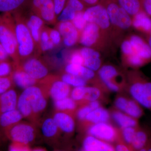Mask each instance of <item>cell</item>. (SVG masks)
I'll list each match as a JSON object with an SVG mask.
<instances>
[{
  "label": "cell",
  "mask_w": 151,
  "mask_h": 151,
  "mask_svg": "<svg viewBox=\"0 0 151 151\" xmlns=\"http://www.w3.org/2000/svg\"><path fill=\"white\" fill-rule=\"evenodd\" d=\"M46 96L40 86L35 85L28 87L19 97L17 109L23 117L33 119L46 108Z\"/></svg>",
  "instance_id": "1"
},
{
  "label": "cell",
  "mask_w": 151,
  "mask_h": 151,
  "mask_svg": "<svg viewBox=\"0 0 151 151\" xmlns=\"http://www.w3.org/2000/svg\"><path fill=\"white\" fill-rule=\"evenodd\" d=\"M0 43L14 61V65H18L20 60L18 51L14 17L11 13H4L0 21Z\"/></svg>",
  "instance_id": "2"
},
{
  "label": "cell",
  "mask_w": 151,
  "mask_h": 151,
  "mask_svg": "<svg viewBox=\"0 0 151 151\" xmlns=\"http://www.w3.org/2000/svg\"><path fill=\"white\" fill-rule=\"evenodd\" d=\"M15 13L14 18L20 63L21 60L32 57L36 45L24 19L19 13Z\"/></svg>",
  "instance_id": "3"
},
{
  "label": "cell",
  "mask_w": 151,
  "mask_h": 151,
  "mask_svg": "<svg viewBox=\"0 0 151 151\" xmlns=\"http://www.w3.org/2000/svg\"><path fill=\"white\" fill-rule=\"evenodd\" d=\"M11 142L30 145L35 142L37 132L33 125L27 122H19L4 133Z\"/></svg>",
  "instance_id": "4"
},
{
  "label": "cell",
  "mask_w": 151,
  "mask_h": 151,
  "mask_svg": "<svg viewBox=\"0 0 151 151\" xmlns=\"http://www.w3.org/2000/svg\"><path fill=\"white\" fill-rule=\"evenodd\" d=\"M105 6L110 23L123 29H128L132 25V19L117 2L107 0Z\"/></svg>",
  "instance_id": "5"
},
{
  "label": "cell",
  "mask_w": 151,
  "mask_h": 151,
  "mask_svg": "<svg viewBox=\"0 0 151 151\" xmlns=\"http://www.w3.org/2000/svg\"><path fill=\"white\" fill-rule=\"evenodd\" d=\"M134 100L142 107L151 111V82L139 78L129 89Z\"/></svg>",
  "instance_id": "6"
},
{
  "label": "cell",
  "mask_w": 151,
  "mask_h": 151,
  "mask_svg": "<svg viewBox=\"0 0 151 151\" xmlns=\"http://www.w3.org/2000/svg\"><path fill=\"white\" fill-rule=\"evenodd\" d=\"M42 81L44 88H41L54 101L68 97L71 92L69 85L56 77L47 76Z\"/></svg>",
  "instance_id": "7"
},
{
  "label": "cell",
  "mask_w": 151,
  "mask_h": 151,
  "mask_svg": "<svg viewBox=\"0 0 151 151\" xmlns=\"http://www.w3.org/2000/svg\"><path fill=\"white\" fill-rule=\"evenodd\" d=\"M84 17L87 23L94 24L102 29L108 28L111 24L106 8L100 4L88 7L84 12Z\"/></svg>",
  "instance_id": "8"
},
{
  "label": "cell",
  "mask_w": 151,
  "mask_h": 151,
  "mask_svg": "<svg viewBox=\"0 0 151 151\" xmlns=\"http://www.w3.org/2000/svg\"><path fill=\"white\" fill-rule=\"evenodd\" d=\"M17 65L37 81L43 80L48 75V68L43 62L36 58H29Z\"/></svg>",
  "instance_id": "9"
},
{
  "label": "cell",
  "mask_w": 151,
  "mask_h": 151,
  "mask_svg": "<svg viewBox=\"0 0 151 151\" xmlns=\"http://www.w3.org/2000/svg\"><path fill=\"white\" fill-rule=\"evenodd\" d=\"M88 133L90 136L107 142L113 141L116 135L115 129L107 122L93 124L89 127Z\"/></svg>",
  "instance_id": "10"
},
{
  "label": "cell",
  "mask_w": 151,
  "mask_h": 151,
  "mask_svg": "<svg viewBox=\"0 0 151 151\" xmlns=\"http://www.w3.org/2000/svg\"><path fill=\"white\" fill-rule=\"evenodd\" d=\"M116 108L132 118L138 119L142 116L143 111L141 106L134 100H128L120 97L115 101Z\"/></svg>",
  "instance_id": "11"
},
{
  "label": "cell",
  "mask_w": 151,
  "mask_h": 151,
  "mask_svg": "<svg viewBox=\"0 0 151 151\" xmlns=\"http://www.w3.org/2000/svg\"><path fill=\"white\" fill-rule=\"evenodd\" d=\"M63 38L65 46H73L77 42L78 38V31L71 22H60L57 26Z\"/></svg>",
  "instance_id": "12"
},
{
  "label": "cell",
  "mask_w": 151,
  "mask_h": 151,
  "mask_svg": "<svg viewBox=\"0 0 151 151\" xmlns=\"http://www.w3.org/2000/svg\"><path fill=\"white\" fill-rule=\"evenodd\" d=\"M129 41L135 54L139 56L146 63L151 60V48L148 42L137 35L130 37Z\"/></svg>",
  "instance_id": "13"
},
{
  "label": "cell",
  "mask_w": 151,
  "mask_h": 151,
  "mask_svg": "<svg viewBox=\"0 0 151 151\" xmlns=\"http://www.w3.org/2000/svg\"><path fill=\"white\" fill-rule=\"evenodd\" d=\"M84 60V65L93 71L99 70L101 65L100 53L90 47H84L80 50Z\"/></svg>",
  "instance_id": "14"
},
{
  "label": "cell",
  "mask_w": 151,
  "mask_h": 151,
  "mask_svg": "<svg viewBox=\"0 0 151 151\" xmlns=\"http://www.w3.org/2000/svg\"><path fill=\"white\" fill-rule=\"evenodd\" d=\"M100 28L92 23H87L82 30L80 37V43L84 47H90L97 41L99 36Z\"/></svg>",
  "instance_id": "15"
},
{
  "label": "cell",
  "mask_w": 151,
  "mask_h": 151,
  "mask_svg": "<svg viewBox=\"0 0 151 151\" xmlns=\"http://www.w3.org/2000/svg\"><path fill=\"white\" fill-rule=\"evenodd\" d=\"M14 70L12 73L13 81L17 86L22 89L35 86L37 80L32 77L18 65H14Z\"/></svg>",
  "instance_id": "16"
},
{
  "label": "cell",
  "mask_w": 151,
  "mask_h": 151,
  "mask_svg": "<svg viewBox=\"0 0 151 151\" xmlns=\"http://www.w3.org/2000/svg\"><path fill=\"white\" fill-rule=\"evenodd\" d=\"M25 21L36 45L40 46V34L43 28L44 21L40 17L33 12Z\"/></svg>",
  "instance_id": "17"
},
{
  "label": "cell",
  "mask_w": 151,
  "mask_h": 151,
  "mask_svg": "<svg viewBox=\"0 0 151 151\" xmlns=\"http://www.w3.org/2000/svg\"><path fill=\"white\" fill-rule=\"evenodd\" d=\"M18 98L16 92L13 89L0 95V115L17 109Z\"/></svg>",
  "instance_id": "18"
},
{
  "label": "cell",
  "mask_w": 151,
  "mask_h": 151,
  "mask_svg": "<svg viewBox=\"0 0 151 151\" xmlns=\"http://www.w3.org/2000/svg\"><path fill=\"white\" fill-rule=\"evenodd\" d=\"M52 118L60 131L67 134L73 132L75 128V122L73 118L66 112H57Z\"/></svg>",
  "instance_id": "19"
},
{
  "label": "cell",
  "mask_w": 151,
  "mask_h": 151,
  "mask_svg": "<svg viewBox=\"0 0 151 151\" xmlns=\"http://www.w3.org/2000/svg\"><path fill=\"white\" fill-rule=\"evenodd\" d=\"M22 115L17 109L8 111L0 115V127L4 132L21 122Z\"/></svg>",
  "instance_id": "20"
},
{
  "label": "cell",
  "mask_w": 151,
  "mask_h": 151,
  "mask_svg": "<svg viewBox=\"0 0 151 151\" xmlns=\"http://www.w3.org/2000/svg\"><path fill=\"white\" fill-rule=\"evenodd\" d=\"M41 131L47 141L51 144L57 142L60 130L53 118H47L44 120L42 124Z\"/></svg>",
  "instance_id": "21"
},
{
  "label": "cell",
  "mask_w": 151,
  "mask_h": 151,
  "mask_svg": "<svg viewBox=\"0 0 151 151\" xmlns=\"http://www.w3.org/2000/svg\"><path fill=\"white\" fill-rule=\"evenodd\" d=\"M83 145L84 151H115L111 145L90 135L84 139Z\"/></svg>",
  "instance_id": "22"
},
{
  "label": "cell",
  "mask_w": 151,
  "mask_h": 151,
  "mask_svg": "<svg viewBox=\"0 0 151 151\" xmlns=\"http://www.w3.org/2000/svg\"><path fill=\"white\" fill-rule=\"evenodd\" d=\"M41 6L39 16L47 23L54 24L56 21L54 4L52 0H40Z\"/></svg>",
  "instance_id": "23"
},
{
  "label": "cell",
  "mask_w": 151,
  "mask_h": 151,
  "mask_svg": "<svg viewBox=\"0 0 151 151\" xmlns=\"http://www.w3.org/2000/svg\"><path fill=\"white\" fill-rule=\"evenodd\" d=\"M132 25L136 29L149 33L151 29V17L144 11L133 16Z\"/></svg>",
  "instance_id": "24"
},
{
  "label": "cell",
  "mask_w": 151,
  "mask_h": 151,
  "mask_svg": "<svg viewBox=\"0 0 151 151\" xmlns=\"http://www.w3.org/2000/svg\"><path fill=\"white\" fill-rule=\"evenodd\" d=\"M65 71L66 73L80 76L86 81L92 79L94 76L93 70L83 65H76L69 63L65 66Z\"/></svg>",
  "instance_id": "25"
},
{
  "label": "cell",
  "mask_w": 151,
  "mask_h": 151,
  "mask_svg": "<svg viewBox=\"0 0 151 151\" xmlns=\"http://www.w3.org/2000/svg\"><path fill=\"white\" fill-rule=\"evenodd\" d=\"M30 0H0V12L4 13L16 12L29 3Z\"/></svg>",
  "instance_id": "26"
},
{
  "label": "cell",
  "mask_w": 151,
  "mask_h": 151,
  "mask_svg": "<svg viewBox=\"0 0 151 151\" xmlns=\"http://www.w3.org/2000/svg\"><path fill=\"white\" fill-rule=\"evenodd\" d=\"M112 117L116 124L123 129L128 127L135 128L137 125V119L122 112H115L113 113Z\"/></svg>",
  "instance_id": "27"
},
{
  "label": "cell",
  "mask_w": 151,
  "mask_h": 151,
  "mask_svg": "<svg viewBox=\"0 0 151 151\" xmlns=\"http://www.w3.org/2000/svg\"><path fill=\"white\" fill-rule=\"evenodd\" d=\"M110 118L108 111L103 108L99 107L92 110L86 117V120L93 124L107 122Z\"/></svg>",
  "instance_id": "28"
},
{
  "label": "cell",
  "mask_w": 151,
  "mask_h": 151,
  "mask_svg": "<svg viewBox=\"0 0 151 151\" xmlns=\"http://www.w3.org/2000/svg\"><path fill=\"white\" fill-rule=\"evenodd\" d=\"M117 2L131 16L143 11L142 0H117Z\"/></svg>",
  "instance_id": "29"
},
{
  "label": "cell",
  "mask_w": 151,
  "mask_h": 151,
  "mask_svg": "<svg viewBox=\"0 0 151 151\" xmlns=\"http://www.w3.org/2000/svg\"><path fill=\"white\" fill-rule=\"evenodd\" d=\"M148 141V135L145 131L137 129L131 145L133 148L139 151L146 146Z\"/></svg>",
  "instance_id": "30"
},
{
  "label": "cell",
  "mask_w": 151,
  "mask_h": 151,
  "mask_svg": "<svg viewBox=\"0 0 151 151\" xmlns=\"http://www.w3.org/2000/svg\"><path fill=\"white\" fill-rule=\"evenodd\" d=\"M54 105L58 111L65 112L73 111L76 106L75 101L69 97L54 101Z\"/></svg>",
  "instance_id": "31"
},
{
  "label": "cell",
  "mask_w": 151,
  "mask_h": 151,
  "mask_svg": "<svg viewBox=\"0 0 151 151\" xmlns=\"http://www.w3.org/2000/svg\"><path fill=\"white\" fill-rule=\"evenodd\" d=\"M118 74L115 68L111 65H105L100 68L99 75L103 83L111 81L112 79Z\"/></svg>",
  "instance_id": "32"
},
{
  "label": "cell",
  "mask_w": 151,
  "mask_h": 151,
  "mask_svg": "<svg viewBox=\"0 0 151 151\" xmlns=\"http://www.w3.org/2000/svg\"><path fill=\"white\" fill-rule=\"evenodd\" d=\"M61 80L69 86L74 87L85 86L87 81L80 76L67 73L62 76Z\"/></svg>",
  "instance_id": "33"
},
{
  "label": "cell",
  "mask_w": 151,
  "mask_h": 151,
  "mask_svg": "<svg viewBox=\"0 0 151 151\" xmlns=\"http://www.w3.org/2000/svg\"><path fill=\"white\" fill-rule=\"evenodd\" d=\"M76 12L71 7L66 4L62 12L59 14L58 20L60 22H71L74 19Z\"/></svg>",
  "instance_id": "34"
},
{
  "label": "cell",
  "mask_w": 151,
  "mask_h": 151,
  "mask_svg": "<svg viewBox=\"0 0 151 151\" xmlns=\"http://www.w3.org/2000/svg\"><path fill=\"white\" fill-rule=\"evenodd\" d=\"M101 95L100 89L97 87L88 86L86 87L84 100L89 102L97 100Z\"/></svg>",
  "instance_id": "35"
},
{
  "label": "cell",
  "mask_w": 151,
  "mask_h": 151,
  "mask_svg": "<svg viewBox=\"0 0 151 151\" xmlns=\"http://www.w3.org/2000/svg\"><path fill=\"white\" fill-rule=\"evenodd\" d=\"M84 12H78L71 22L76 28L78 31H82L86 26L87 22L84 19Z\"/></svg>",
  "instance_id": "36"
},
{
  "label": "cell",
  "mask_w": 151,
  "mask_h": 151,
  "mask_svg": "<svg viewBox=\"0 0 151 151\" xmlns=\"http://www.w3.org/2000/svg\"><path fill=\"white\" fill-rule=\"evenodd\" d=\"M13 82L12 74L8 76L0 77V95L10 89Z\"/></svg>",
  "instance_id": "37"
},
{
  "label": "cell",
  "mask_w": 151,
  "mask_h": 151,
  "mask_svg": "<svg viewBox=\"0 0 151 151\" xmlns=\"http://www.w3.org/2000/svg\"><path fill=\"white\" fill-rule=\"evenodd\" d=\"M86 86L74 87L70 92V97L75 101H80L84 100Z\"/></svg>",
  "instance_id": "38"
},
{
  "label": "cell",
  "mask_w": 151,
  "mask_h": 151,
  "mask_svg": "<svg viewBox=\"0 0 151 151\" xmlns=\"http://www.w3.org/2000/svg\"><path fill=\"white\" fill-rule=\"evenodd\" d=\"M13 71L12 65L9 60L0 61V77L10 75Z\"/></svg>",
  "instance_id": "39"
},
{
  "label": "cell",
  "mask_w": 151,
  "mask_h": 151,
  "mask_svg": "<svg viewBox=\"0 0 151 151\" xmlns=\"http://www.w3.org/2000/svg\"><path fill=\"white\" fill-rule=\"evenodd\" d=\"M136 129L134 127L124 128L123 130V136L124 140L127 143L131 144L134 136Z\"/></svg>",
  "instance_id": "40"
},
{
  "label": "cell",
  "mask_w": 151,
  "mask_h": 151,
  "mask_svg": "<svg viewBox=\"0 0 151 151\" xmlns=\"http://www.w3.org/2000/svg\"><path fill=\"white\" fill-rule=\"evenodd\" d=\"M8 151H31L29 145L17 142H11Z\"/></svg>",
  "instance_id": "41"
},
{
  "label": "cell",
  "mask_w": 151,
  "mask_h": 151,
  "mask_svg": "<svg viewBox=\"0 0 151 151\" xmlns=\"http://www.w3.org/2000/svg\"><path fill=\"white\" fill-rule=\"evenodd\" d=\"M66 4L71 7L76 12H84L86 9L85 5L81 0H67Z\"/></svg>",
  "instance_id": "42"
},
{
  "label": "cell",
  "mask_w": 151,
  "mask_h": 151,
  "mask_svg": "<svg viewBox=\"0 0 151 151\" xmlns=\"http://www.w3.org/2000/svg\"><path fill=\"white\" fill-rule=\"evenodd\" d=\"M128 60L129 64L134 67H140L146 63L141 58L135 53L128 56Z\"/></svg>",
  "instance_id": "43"
},
{
  "label": "cell",
  "mask_w": 151,
  "mask_h": 151,
  "mask_svg": "<svg viewBox=\"0 0 151 151\" xmlns=\"http://www.w3.org/2000/svg\"><path fill=\"white\" fill-rule=\"evenodd\" d=\"M50 38L55 46H58L61 42V36L57 29H48Z\"/></svg>",
  "instance_id": "44"
},
{
  "label": "cell",
  "mask_w": 151,
  "mask_h": 151,
  "mask_svg": "<svg viewBox=\"0 0 151 151\" xmlns=\"http://www.w3.org/2000/svg\"><path fill=\"white\" fill-rule=\"evenodd\" d=\"M69 63L84 65V60L80 52H74L71 55L69 59Z\"/></svg>",
  "instance_id": "45"
},
{
  "label": "cell",
  "mask_w": 151,
  "mask_h": 151,
  "mask_svg": "<svg viewBox=\"0 0 151 151\" xmlns=\"http://www.w3.org/2000/svg\"><path fill=\"white\" fill-rule=\"evenodd\" d=\"M92 111V108H90L89 105L83 106L77 111V118L80 121L86 120V117Z\"/></svg>",
  "instance_id": "46"
},
{
  "label": "cell",
  "mask_w": 151,
  "mask_h": 151,
  "mask_svg": "<svg viewBox=\"0 0 151 151\" xmlns=\"http://www.w3.org/2000/svg\"><path fill=\"white\" fill-rule=\"evenodd\" d=\"M121 48L122 52L127 56L134 53V49L129 40H125L122 43Z\"/></svg>",
  "instance_id": "47"
},
{
  "label": "cell",
  "mask_w": 151,
  "mask_h": 151,
  "mask_svg": "<svg viewBox=\"0 0 151 151\" xmlns=\"http://www.w3.org/2000/svg\"><path fill=\"white\" fill-rule=\"evenodd\" d=\"M54 4L55 12V15H59L65 7L67 0H52Z\"/></svg>",
  "instance_id": "48"
},
{
  "label": "cell",
  "mask_w": 151,
  "mask_h": 151,
  "mask_svg": "<svg viewBox=\"0 0 151 151\" xmlns=\"http://www.w3.org/2000/svg\"><path fill=\"white\" fill-rule=\"evenodd\" d=\"M143 10L151 17V0H142Z\"/></svg>",
  "instance_id": "49"
},
{
  "label": "cell",
  "mask_w": 151,
  "mask_h": 151,
  "mask_svg": "<svg viewBox=\"0 0 151 151\" xmlns=\"http://www.w3.org/2000/svg\"><path fill=\"white\" fill-rule=\"evenodd\" d=\"M10 57L2 45L0 43V61L8 60Z\"/></svg>",
  "instance_id": "50"
},
{
  "label": "cell",
  "mask_w": 151,
  "mask_h": 151,
  "mask_svg": "<svg viewBox=\"0 0 151 151\" xmlns=\"http://www.w3.org/2000/svg\"><path fill=\"white\" fill-rule=\"evenodd\" d=\"M85 6H88L89 7L98 4L100 0H81Z\"/></svg>",
  "instance_id": "51"
},
{
  "label": "cell",
  "mask_w": 151,
  "mask_h": 151,
  "mask_svg": "<svg viewBox=\"0 0 151 151\" xmlns=\"http://www.w3.org/2000/svg\"><path fill=\"white\" fill-rule=\"evenodd\" d=\"M115 151H132L129 150L127 146L122 144H119L116 146Z\"/></svg>",
  "instance_id": "52"
},
{
  "label": "cell",
  "mask_w": 151,
  "mask_h": 151,
  "mask_svg": "<svg viewBox=\"0 0 151 151\" xmlns=\"http://www.w3.org/2000/svg\"><path fill=\"white\" fill-rule=\"evenodd\" d=\"M89 105L90 106V108H92V110L97 109L100 107V103L97 100L89 102Z\"/></svg>",
  "instance_id": "53"
},
{
  "label": "cell",
  "mask_w": 151,
  "mask_h": 151,
  "mask_svg": "<svg viewBox=\"0 0 151 151\" xmlns=\"http://www.w3.org/2000/svg\"><path fill=\"white\" fill-rule=\"evenodd\" d=\"M6 139V138L5 136L4 135V133L0 130V145L3 144L4 142Z\"/></svg>",
  "instance_id": "54"
},
{
  "label": "cell",
  "mask_w": 151,
  "mask_h": 151,
  "mask_svg": "<svg viewBox=\"0 0 151 151\" xmlns=\"http://www.w3.org/2000/svg\"><path fill=\"white\" fill-rule=\"evenodd\" d=\"M31 151H47L45 149L42 148H36L34 149L33 150H31Z\"/></svg>",
  "instance_id": "55"
},
{
  "label": "cell",
  "mask_w": 151,
  "mask_h": 151,
  "mask_svg": "<svg viewBox=\"0 0 151 151\" xmlns=\"http://www.w3.org/2000/svg\"><path fill=\"white\" fill-rule=\"evenodd\" d=\"M148 43L150 45V47L151 48V29L150 32L149 33L148 41Z\"/></svg>",
  "instance_id": "56"
},
{
  "label": "cell",
  "mask_w": 151,
  "mask_h": 151,
  "mask_svg": "<svg viewBox=\"0 0 151 151\" xmlns=\"http://www.w3.org/2000/svg\"><path fill=\"white\" fill-rule=\"evenodd\" d=\"M138 151H147V147H145L139 150Z\"/></svg>",
  "instance_id": "57"
},
{
  "label": "cell",
  "mask_w": 151,
  "mask_h": 151,
  "mask_svg": "<svg viewBox=\"0 0 151 151\" xmlns=\"http://www.w3.org/2000/svg\"><path fill=\"white\" fill-rule=\"evenodd\" d=\"M55 151H60V150H56Z\"/></svg>",
  "instance_id": "58"
},
{
  "label": "cell",
  "mask_w": 151,
  "mask_h": 151,
  "mask_svg": "<svg viewBox=\"0 0 151 151\" xmlns=\"http://www.w3.org/2000/svg\"><path fill=\"white\" fill-rule=\"evenodd\" d=\"M1 17H0V21H1Z\"/></svg>",
  "instance_id": "59"
},
{
  "label": "cell",
  "mask_w": 151,
  "mask_h": 151,
  "mask_svg": "<svg viewBox=\"0 0 151 151\" xmlns=\"http://www.w3.org/2000/svg\"><path fill=\"white\" fill-rule=\"evenodd\" d=\"M105 1H107V0H105Z\"/></svg>",
  "instance_id": "60"
}]
</instances>
